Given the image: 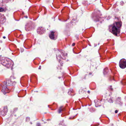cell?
Returning a JSON list of instances; mask_svg holds the SVG:
<instances>
[{"label": "cell", "instance_id": "6da1fadb", "mask_svg": "<svg viewBox=\"0 0 126 126\" xmlns=\"http://www.w3.org/2000/svg\"><path fill=\"white\" fill-rule=\"evenodd\" d=\"M122 26V23L121 21H117L113 25L110 27L109 30L113 34L117 36L119 35L121 31V28Z\"/></svg>", "mask_w": 126, "mask_h": 126}, {"label": "cell", "instance_id": "5b68a950", "mask_svg": "<svg viewBox=\"0 0 126 126\" xmlns=\"http://www.w3.org/2000/svg\"><path fill=\"white\" fill-rule=\"evenodd\" d=\"M6 10L5 6H4L2 4H0V12L5 11Z\"/></svg>", "mask_w": 126, "mask_h": 126}, {"label": "cell", "instance_id": "7a4b0ae2", "mask_svg": "<svg viewBox=\"0 0 126 126\" xmlns=\"http://www.w3.org/2000/svg\"><path fill=\"white\" fill-rule=\"evenodd\" d=\"M57 35L58 34L56 31H51L49 33V37L51 39L55 40L57 38Z\"/></svg>", "mask_w": 126, "mask_h": 126}, {"label": "cell", "instance_id": "277c9868", "mask_svg": "<svg viewBox=\"0 0 126 126\" xmlns=\"http://www.w3.org/2000/svg\"><path fill=\"white\" fill-rule=\"evenodd\" d=\"M5 17L2 15L0 14V25L1 24H3L5 22Z\"/></svg>", "mask_w": 126, "mask_h": 126}, {"label": "cell", "instance_id": "3957f363", "mask_svg": "<svg viewBox=\"0 0 126 126\" xmlns=\"http://www.w3.org/2000/svg\"><path fill=\"white\" fill-rule=\"evenodd\" d=\"M119 67L122 69L125 68L126 67V61L125 59H122L120 60L119 63Z\"/></svg>", "mask_w": 126, "mask_h": 126}]
</instances>
